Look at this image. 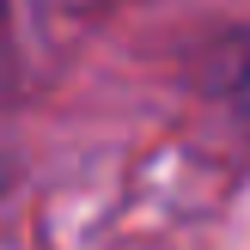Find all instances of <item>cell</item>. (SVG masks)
<instances>
[{
    "label": "cell",
    "instance_id": "6da1fadb",
    "mask_svg": "<svg viewBox=\"0 0 250 250\" xmlns=\"http://www.w3.org/2000/svg\"><path fill=\"white\" fill-rule=\"evenodd\" d=\"M220 61H226V67L214 73V92L226 98V104H232V116L250 128V37L232 49V55H220Z\"/></svg>",
    "mask_w": 250,
    "mask_h": 250
},
{
    "label": "cell",
    "instance_id": "7a4b0ae2",
    "mask_svg": "<svg viewBox=\"0 0 250 250\" xmlns=\"http://www.w3.org/2000/svg\"><path fill=\"white\" fill-rule=\"evenodd\" d=\"M12 183H19V171H12V159H6V153H0V195H6V189H12Z\"/></svg>",
    "mask_w": 250,
    "mask_h": 250
}]
</instances>
